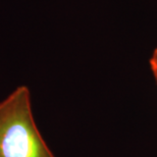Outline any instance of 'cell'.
Segmentation results:
<instances>
[{
	"label": "cell",
	"mask_w": 157,
	"mask_h": 157,
	"mask_svg": "<svg viewBox=\"0 0 157 157\" xmlns=\"http://www.w3.org/2000/svg\"><path fill=\"white\" fill-rule=\"evenodd\" d=\"M0 157H55L35 124L26 86L0 102Z\"/></svg>",
	"instance_id": "1"
},
{
	"label": "cell",
	"mask_w": 157,
	"mask_h": 157,
	"mask_svg": "<svg viewBox=\"0 0 157 157\" xmlns=\"http://www.w3.org/2000/svg\"><path fill=\"white\" fill-rule=\"evenodd\" d=\"M149 62H150V67H151L152 74H153V76H154L156 83H157V48L153 51Z\"/></svg>",
	"instance_id": "2"
}]
</instances>
